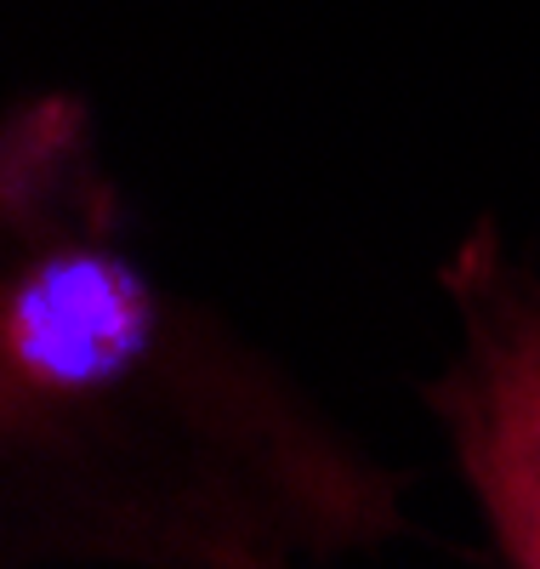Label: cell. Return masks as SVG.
<instances>
[{
	"instance_id": "cell-2",
	"label": "cell",
	"mask_w": 540,
	"mask_h": 569,
	"mask_svg": "<svg viewBox=\"0 0 540 569\" xmlns=\"http://www.w3.org/2000/svg\"><path fill=\"white\" fill-rule=\"evenodd\" d=\"M444 291L461 308L467 353L421 388L501 563L540 569V291L478 228L450 257Z\"/></svg>"
},
{
	"instance_id": "cell-1",
	"label": "cell",
	"mask_w": 540,
	"mask_h": 569,
	"mask_svg": "<svg viewBox=\"0 0 540 569\" xmlns=\"http://www.w3.org/2000/svg\"><path fill=\"white\" fill-rule=\"evenodd\" d=\"M0 439L46 547L279 563L399 525L392 479L137 262L74 98L0 149Z\"/></svg>"
}]
</instances>
